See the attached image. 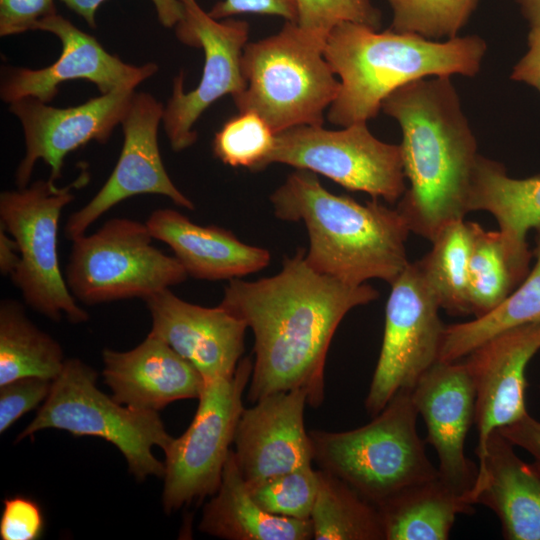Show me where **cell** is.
I'll return each instance as SVG.
<instances>
[{"instance_id":"5b68a950","label":"cell","mask_w":540,"mask_h":540,"mask_svg":"<svg viewBox=\"0 0 540 540\" xmlns=\"http://www.w3.org/2000/svg\"><path fill=\"white\" fill-rule=\"evenodd\" d=\"M325 41L286 21L276 34L247 43L244 89L233 98L238 111L257 113L276 134L322 125L340 89L324 55Z\"/></svg>"},{"instance_id":"f6af8a7d","label":"cell","mask_w":540,"mask_h":540,"mask_svg":"<svg viewBox=\"0 0 540 540\" xmlns=\"http://www.w3.org/2000/svg\"><path fill=\"white\" fill-rule=\"evenodd\" d=\"M540 389V388H539Z\"/></svg>"},{"instance_id":"7c38bea8","label":"cell","mask_w":540,"mask_h":540,"mask_svg":"<svg viewBox=\"0 0 540 540\" xmlns=\"http://www.w3.org/2000/svg\"><path fill=\"white\" fill-rule=\"evenodd\" d=\"M390 285L382 346L365 398L372 417L399 391L412 390L439 361L445 330L440 304L418 261L409 262Z\"/></svg>"},{"instance_id":"6da1fadb","label":"cell","mask_w":540,"mask_h":540,"mask_svg":"<svg viewBox=\"0 0 540 540\" xmlns=\"http://www.w3.org/2000/svg\"><path fill=\"white\" fill-rule=\"evenodd\" d=\"M370 285H351L313 270L298 249L274 276L257 281L231 279L219 304L254 334L247 398L302 389L307 404L325 399L326 356L334 333L354 307L378 298Z\"/></svg>"},{"instance_id":"1f68e13d","label":"cell","mask_w":540,"mask_h":540,"mask_svg":"<svg viewBox=\"0 0 540 540\" xmlns=\"http://www.w3.org/2000/svg\"><path fill=\"white\" fill-rule=\"evenodd\" d=\"M276 142V133L257 113L239 112L228 119L213 138L212 150L231 167L260 171L267 167Z\"/></svg>"},{"instance_id":"60d3db41","label":"cell","mask_w":540,"mask_h":540,"mask_svg":"<svg viewBox=\"0 0 540 540\" xmlns=\"http://www.w3.org/2000/svg\"><path fill=\"white\" fill-rule=\"evenodd\" d=\"M527 43L528 50L514 66L511 79L534 87L540 94V26L530 28Z\"/></svg>"},{"instance_id":"ac0fdd59","label":"cell","mask_w":540,"mask_h":540,"mask_svg":"<svg viewBox=\"0 0 540 540\" xmlns=\"http://www.w3.org/2000/svg\"><path fill=\"white\" fill-rule=\"evenodd\" d=\"M539 350L540 323H534L504 330L463 358L476 391L478 464L490 435L528 413L526 368Z\"/></svg>"},{"instance_id":"484cf974","label":"cell","mask_w":540,"mask_h":540,"mask_svg":"<svg viewBox=\"0 0 540 540\" xmlns=\"http://www.w3.org/2000/svg\"><path fill=\"white\" fill-rule=\"evenodd\" d=\"M533 251L500 230L488 231L473 222L469 259V303L474 318L499 306L530 271Z\"/></svg>"},{"instance_id":"4dcf8cb0","label":"cell","mask_w":540,"mask_h":540,"mask_svg":"<svg viewBox=\"0 0 540 540\" xmlns=\"http://www.w3.org/2000/svg\"><path fill=\"white\" fill-rule=\"evenodd\" d=\"M473 222L457 220L431 241L432 249L418 260L440 307L452 315H469V259Z\"/></svg>"},{"instance_id":"2e32d148","label":"cell","mask_w":540,"mask_h":540,"mask_svg":"<svg viewBox=\"0 0 540 540\" xmlns=\"http://www.w3.org/2000/svg\"><path fill=\"white\" fill-rule=\"evenodd\" d=\"M35 30L54 34L61 42V54L54 63L41 69L5 67L0 84V97L5 103L25 97L49 103L57 95L60 84L76 79L93 83L101 94L122 87L135 89L158 71L152 62L140 66L125 63L57 13L41 19Z\"/></svg>"},{"instance_id":"74e56055","label":"cell","mask_w":540,"mask_h":540,"mask_svg":"<svg viewBox=\"0 0 540 540\" xmlns=\"http://www.w3.org/2000/svg\"><path fill=\"white\" fill-rule=\"evenodd\" d=\"M55 13L54 0H0V36L35 30L41 19Z\"/></svg>"},{"instance_id":"603a6c76","label":"cell","mask_w":540,"mask_h":540,"mask_svg":"<svg viewBox=\"0 0 540 540\" xmlns=\"http://www.w3.org/2000/svg\"><path fill=\"white\" fill-rule=\"evenodd\" d=\"M154 239L166 243L187 275L203 280L240 278L270 262L268 250L241 242L231 231L200 226L173 209H158L146 221Z\"/></svg>"},{"instance_id":"83f0119b","label":"cell","mask_w":540,"mask_h":540,"mask_svg":"<svg viewBox=\"0 0 540 540\" xmlns=\"http://www.w3.org/2000/svg\"><path fill=\"white\" fill-rule=\"evenodd\" d=\"M533 257L535 264L527 276L494 310L467 322L445 326L439 361L461 360L504 330L540 323V227L536 229Z\"/></svg>"},{"instance_id":"cb8c5ba5","label":"cell","mask_w":540,"mask_h":540,"mask_svg":"<svg viewBox=\"0 0 540 540\" xmlns=\"http://www.w3.org/2000/svg\"><path fill=\"white\" fill-rule=\"evenodd\" d=\"M199 530L227 540H310L311 520L273 515L251 496L231 450L216 493L205 504Z\"/></svg>"},{"instance_id":"f35d334b","label":"cell","mask_w":540,"mask_h":540,"mask_svg":"<svg viewBox=\"0 0 540 540\" xmlns=\"http://www.w3.org/2000/svg\"><path fill=\"white\" fill-rule=\"evenodd\" d=\"M215 19L231 18L240 14L279 16L297 23L298 10L295 0H222L208 12Z\"/></svg>"},{"instance_id":"d4e9b609","label":"cell","mask_w":540,"mask_h":540,"mask_svg":"<svg viewBox=\"0 0 540 540\" xmlns=\"http://www.w3.org/2000/svg\"><path fill=\"white\" fill-rule=\"evenodd\" d=\"M376 507L385 540H446L457 516L475 511L439 476L411 485Z\"/></svg>"},{"instance_id":"f1b7e54d","label":"cell","mask_w":540,"mask_h":540,"mask_svg":"<svg viewBox=\"0 0 540 540\" xmlns=\"http://www.w3.org/2000/svg\"><path fill=\"white\" fill-rule=\"evenodd\" d=\"M66 359L61 345L26 316L16 300L0 303V386L25 378L54 380Z\"/></svg>"},{"instance_id":"9c48e42d","label":"cell","mask_w":540,"mask_h":540,"mask_svg":"<svg viewBox=\"0 0 540 540\" xmlns=\"http://www.w3.org/2000/svg\"><path fill=\"white\" fill-rule=\"evenodd\" d=\"M146 223L113 218L72 241L65 280L85 305L146 298L177 285L187 273L175 256L152 244Z\"/></svg>"},{"instance_id":"44dd1931","label":"cell","mask_w":540,"mask_h":540,"mask_svg":"<svg viewBox=\"0 0 540 540\" xmlns=\"http://www.w3.org/2000/svg\"><path fill=\"white\" fill-rule=\"evenodd\" d=\"M103 377L120 404L158 412L183 399H198L205 380L164 340L149 332L129 351L105 349Z\"/></svg>"},{"instance_id":"b9f144b4","label":"cell","mask_w":540,"mask_h":540,"mask_svg":"<svg viewBox=\"0 0 540 540\" xmlns=\"http://www.w3.org/2000/svg\"><path fill=\"white\" fill-rule=\"evenodd\" d=\"M514 446L528 452L540 461V421L529 413L518 421L498 430Z\"/></svg>"},{"instance_id":"d590c367","label":"cell","mask_w":540,"mask_h":540,"mask_svg":"<svg viewBox=\"0 0 540 540\" xmlns=\"http://www.w3.org/2000/svg\"><path fill=\"white\" fill-rule=\"evenodd\" d=\"M53 380L25 377L0 386V433H4L20 417L43 403Z\"/></svg>"},{"instance_id":"5bb4252c","label":"cell","mask_w":540,"mask_h":540,"mask_svg":"<svg viewBox=\"0 0 540 540\" xmlns=\"http://www.w3.org/2000/svg\"><path fill=\"white\" fill-rule=\"evenodd\" d=\"M134 90L122 87L65 108L33 97L10 103L9 110L19 120L25 142V154L15 173L18 188L29 185L37 161L50 167L49 179L55 182L61 177L69 153L90 141L107 142L120 125Z\"/></svg>"},{"instance_id":"d6a6232c","label":"cell","mask_w":540,"mask_h":540,"mask_svg":"<svg viewBox=\"0 0 540 540\" xmlns=\"http://www.w3.org/2000/svg\"><path fill=\"white\" fill-rule=\"evenodd\" d=\"M394 31L439 40L454 38L465 26L478 0H387Z\"/></svg>"},{"instance_id":"e575fe53","label":"cell","mask_w":540,"mask_h":540,"mask_svg":"<svg viewBox=\"0 0 540 540\" xmlns=\"http://www.w3.org/2000/svg\"><path fill=\"white\" fill-rule=\"evenodd\" d=\"M297 24L326 40L331 30L340 23L353 22L374 29L381 25V12L371 0H295Z\"/></svg>"},{"instance_id":"e0dca14e","label":"cell","mask_w":540,"mask_h":540,"mask_svg":"<svg viewBox=\"0 0 540 540\" xmlns=\"http://www.w3.org/2000/svg\"><path fill=\"white\" fill-rule=\"evenodd\" d=\"M411 394L427 428L425 442L436 451L439 478L468 501L478 465L465 454L476 404L475 386L466 363L463 359L437 361L419 378Z\"/></svg>"},{"instance_id":"8d00e7d4","label":"cell","mask_w":540,"mask_h":540,"mask_svg":"<svg viewBox=\"0 0 540 540\" xmlns=\"http://www.w3.org/2000/svg\"><path fill=\"white\" fill-rule=\"evenodd\" d=\"M44 530V517L32 499L17 495L3 501L0 517L2 540H37Z\"/></svg>"},{"instance_id":"836d02e7","label":"cell","mask_w":540,"mask_h":540,"mask_svg":"<svg viewBox=\"0 0 540 540\" xmlns=\"http://www.w3.org/2000/svg\"><path fill=\"white\" fill-rule=\"evenodd\" d=\"M246 483L253 499L265 511L277 516L310 520L318 491V474L312 464Z\"/></svg>"},{"instance_id":"ba28073f","label":"cell","mask_w":540,"mask_h":540,"mask_svg":"<svg viewBox=\"0 0 540 540\" xmlns=\"http://www.w3.org/2000/svg\"><path fill=\"white\" fill-rule=\"evenodd\" d=\"M89 179L83 167L64 187L51 179L37 180L0 194V226L14 238L20 252V262L10 278L32 309L54 321L65 317L78 324L89 318L68 288L57 252L61 212L75 199L73 190Z\"/></svg>"},{"instance_id":"4316f807","label":"cell","mask_w":540,"mask_h":540,"mask_svg":"<svg viewBox=\"0 0 540 540\" xmlns=\"http://www.w3.org/2000/svg\"><path fill=\"white\" fill-rule=\"evenodd\" d=\"M468 210L489 212L501 232L517 241H526L527 233L540 227V174L513 178L502 164L479 155Z\"/></svg>"},{"instance_id":"3957f363","label":"cell","mask_w":540,"mask_h":540,"mask_svg":"<svg viewBox=\"0 0 540 540\" xmlns=\"http://www.w3.org/2000/svg\"><path fill=\"white\" fill-rule=\"evenodd\" d=\"M270 201L277 218L305 224L309 236L305 261L320 274L351 285L369 279L390 284L409 263L407 222L397 208L377 199L361 204L332 194L315 173L296 169Z\"/></svg>"},{"instance_id":"d6986e66","label":"cell","mask_w":540,"mask_h":540,"mask_svg":"<svg viewBox=\"0 0 540 540\" xmlns=\"http://www.w3.org/2000/svg\"><path fill=\"white\" fill-rule=\"evenodd\" d=\"M151 333L191 363L205 381L234 375L244 352L246 323L219 305L202 307L170 289L148 298Z\"/></svg>"},{"instance_id":"ee69618b","label":"cell","mask_w":540,"mask_h":540,"mask_svg":"<svg viewBox=\"0 0 540 540\" xmlns=\"http://www.w3.org/2000/svg\"><path fill=\"white\" fill-rule=\"evenodd\" d=\"M530 27L540 26V0H515Z\"/></svg>"},{"instance_id":"30bf717a","label":"cell","mask_w":540,"mask_h":540,"mask_svg":"<svg viewBox=\"0 0 540 540\" xmlns=\"http://www.w3.org/2000/svg\"><path fill=\"white\" fill-rule=\"evenodd\" d=\"M253 362L240 360L233 376L205 381L188 428L164 450L163 509L172 513L218 490L244 409Z\"/></svg>"},{"instance_id":"ab89813d","label":"cell","mask_w":540,"mask_h":540,"mask_svg":"<svg viewBox=\"0 0 540 540\" xmlns=\"http://www.w3.org/2000/svg\"><path fill=\"white\" fill-rule=\"evenodd\" d=\"M68 8L80 15L89 26L96 27L95 14L97 8L105 0H61ZM154 4L159 22L166 28H172L183 17V6L180 0H151Z\"/></svg>"},{"instance_id":"f546056e","label":"cell","mask_w":540,"mask_h":540,"mask_svg":"<svg viewBox=\"0 0 540 540\" xmlns=\"http://www.w3.org/2000/svg\"><path fill=\"white\" fill-rule=\"evenodd\" d=\"M311 513L313 539L385 540L378 508L349 484L319 469Z\"/></svg>"},{"instance_id":"277c9868","label":"cell","mask_w":540,"mask_h":540,"mask_svg":"<svg viewBox=\"0 0 540 540\" xmlns=\"http://www.w3.org/2000/svg\"><path fill=\"white\" fill-rule=\"evenodd\" d=\"M487 44L469 35L432 40L414 33L343 22L328 34L324 55L340 81L328 120L343 127L377 116L396 89L416 80L459 74L475 76Z\"/></svg>"},{"instance_id":"8992f818","label":"cell","mask_w":540,"mask_h":540,"mask_svg":"<svg viewBox=\"0 0 540 540\" xmlns=\"http://www.w3.org/2000/svg\"><path fill=\"white\" fill-rule=\"evenodd\" d=\"M417 417L411 390H401L366 425L309 431L313 461L377 506L411 485L438 477Z\"/></svg>"},{"instance_id":"9a60e30c","label":"cell","mask_w":540,"mask_h":540,"mask_svg":"<svg viewBox=\"0 0 540 540\" xmlns=\"http://www.w3.org/2000/svg\"><path fill=\"white\" fill-rule=\"evenodd\" d=\"M163 110L151 94L134 92L120 123L123 145L118 161L94 197L67 219L64 233L68 240L84 235L105 212L140 194L162 195L180 207L194 209L193 202L172 182L161 158L158 128Z\"/></svg>"},{"instance_id":"8fae6325","label":"cell","mask_w":540,"mask_h":540,"mask_svg":"<svg viewBox=\"0 0 540 540\" xmlns=\"http://www.w3.org/2000/svg\"><path fill=\"white\" fill-rule=\"evenodd\" d=\"M274 163L321 174L391 204L407 189L400 145L376 138L366 122L341 130L304 125L279 132L267 166Z\"/></svg>"},{"instance_id":"52a82bcc","label":"cell","mask_w":540,"mask_h":540,"mask_svg":"<svg viewBox=\"0 0 540 540\" xmlns=\"http://www.w3.org/2000/svg\"><path fill=\"white\" fill-rule=\"evenodd\" d=\"M96 380L97 373L89 365L77 358L66 359L47 399L16 440L48 428L100 437L120 450L137 480L163 477L164 463L153 455L152 448L159 446L164 451L173 437L158 412L118 403L97 388Z\"/></svg>"},{"instance_id":"4fadbf2b","label":"cell","mask_w":540,"mask_h":540,"mask_svg":"<svg viewBox=\"0 0 540 540\" xmlns=\"http://www.w3.org/2000/svg\"><path fill=\"white\" fill-rule=\"evenodd\" d=\"M183 17L175 26L185 45L201 48L204 66L194 90L184 91V75L173 79L172 93L163 110L162 124L171 149L183 151L197 140L194 124L202 113L225 95L232 99L244 89L242 57L249 24L232 18L215 19L197 0H180Z\"/></svg>"},{"instance_id":"7bdbcfd3","label":"cell","mask_w":540,"mask_h":540,"mask_svg":"<svg viewBox=\"0 0 540 540\" xmlns=\"http://www.w3.org/2000/svg\"><path fill=\"white\" fill-rule=\"evenodd\" d=\"M20 262V252L14 238L0 228V271L3 275L11 276Z\"/></svg>"},{"instance_id":"7402d4cb","label":"cell","mask_w":540,"mask_h":540,"mask_svg":"<svg viewBox=\"0 0 540 540\" xmlns=\"http://www.w3.org/2000/svg\"><path fill=\"white\" fill-rule=\"evenodd\" d=\"M498 430L488 438L468 501L497 516L506 540H540V461L525 462Z\"/></svg>"},{"instance_id":"7a4b0ae2","label":"cell","mask_w":540,"mask_h":540,"mask_svg":"<svg viewBox=\"0 0 540 540\" xmlns=\"http://www.w3.org/2000/svg\"><path fill=\"white\" fill-rule=\"evenodd\" d=\"M381 110L402 130L400 144L410 186L397 205L411 232L430 242L464 219L479 153L449 76L424 78L392 92Z\"/></svg>"},{"instance_id":"ffe728a7","label":"cell","mask_w":540,"mask_h":540,"mask_svg":"<svg viewBox=\"0 0 540 540\" xmlns=\"http://www.w3.org/2000/svg\"><path fill=\"white\" fill-rule=\"evenodd\" d=\"M307 394L281 391L244 408L234 437V456L246 482L263 480L312 464L304 425Z\"/></svg>"}]
</instances>
